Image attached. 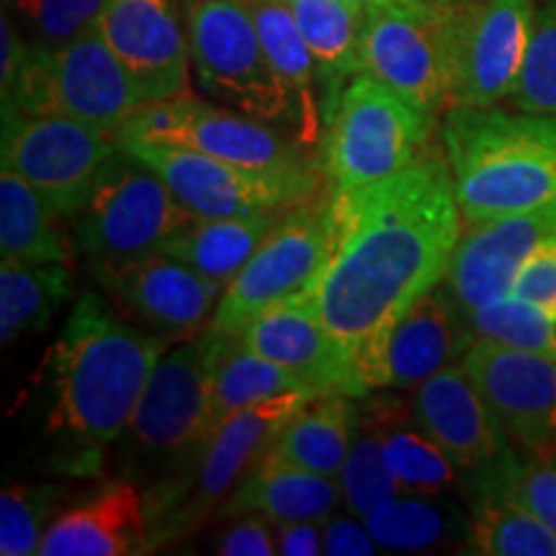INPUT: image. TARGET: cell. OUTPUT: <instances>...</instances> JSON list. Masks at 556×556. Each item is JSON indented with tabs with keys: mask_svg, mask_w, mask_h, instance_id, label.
<instances>
[{
	"mask_svg": "<svg viewBox=\"0 0 556 556\" xmlns=\"http://www.w3.org/2000/svg\"><path fill=\"white\" fill-rule=\"evenodd\" d=\"M462 235L454 178L438 152L394 176L330 193L328 255L307 291L364 389L402 312L443 283Z\"/></svg>",
	"mask_w": 556,
	"mask_h": 556,
	"instance_id": "6da1fadb",
	"label": "cell"
},
{
	"mask_svg": "<svg viewBox=\"0 0 556 556\" xmlns=\"http://www.w3.org/2000/svg\"><path fill=\"white\" fill-rule=\"evenodd\" d=\"M165 340L144 336L111 315L96 294H83L50 353V430L73 448L80 471L127 430Z\"/></svg>",
	"mask_w": 556,
	"mask_h": 556,
	"instance_id": "7a4b0ae2",
	"label": "cell"
},
{
	"mask_svg": "<svg viewBox=\"0 0 556 556\" xmlns=\"http://www.w3.org/2000/svg\"><path fill=\"white\" fill-rule=\"evenodd\" d=\"M441 142L464 227L556 204V116L451 106Z\"/></svg>",
	"mask_w": 556,
	"mask_h": 556,
	"instance_id": "3957f363",
	"label": "cell"
},
{
	"mask_svg": "<svg viewBox=\"0 0 556 556\" xmlns=\"http://www.w3.org/2000/svg\"><path fill=\"white\" fill-rule=\"evenodd\" d=\"M312 392H289L238 409L208 433L176 475L163 479L144 497L152 546L168 544L197 528L214 507L225 503L255 464L266 456L283 422Z\"/></svg>",
	"mask_w": 556,
	"mask_h": 556,
	"instance_id": "277c9868",
	"label": "cell"
},
{
	"mask_svg": "<svg viewBox=\"0 0 556 556\" xmlns=\"http://www.w3.org/2000/svg\"><path fill=\"white\" fill-rule=\"evenodd\" d=\"M435 131L438 116L417 109L368 73L356 75L319 142L317 163L328 193L358 189L420 163L435 152Z\"/></svg>",
	"mask_w": 556,
	"mask_h": 556,
	"instance_id": "5b68a950",
	"label": "cell"
},
{
	"mask_svg": "<svg viewBox=\"0 0 556 556\" xmlns=\"http://www.w3.org/2000/svg\"><path fill=\"white\" fill-rule=\"evenodd\" d=\"M3 106L31 116H67L119 137L142 109V101L96 26L54 50L29 41V52L3 96Z\"/></svg>",
	"mask_w": 556,
	"mask_h": 556,
	"instance_id": "8992f818",
	"label": "cell"
},
{
	"mask_svg": "<svg viewBox=\"0 0 556 556\" xmlns=\"http://www.w3.org/2000/svg\"><path fill=\"white\" fill-rule=\"evenodd\" d=\"M191 67L208 99L296 139V111L242 0H193L186 9Z\"/></svg>",
	"mask_w": 556,
	"mask_h": 556,
	"instance_id": "52a82bcc",
	"label": "cell"
},
{
	"mask_svg": "<svg viewBox=\"0 0 556 556\" xmlns=\"http://www.w3.org/2000/svg\"><path fill=\"white\" fill-rule=\"evenodd\" d=\"M119 148L142 160L168 184L197 219L289 212L317 197L323 173H268L242 168L184 144L135 135L116 137Z\"/></svg>",
	"mask_w": 556,
	"mask_h": 556,
	"instance_id": "ba28073f",
	"label": "cell"
},
{
	"mask_svg": "<svg viewBox=\"0 0 556 556\" xmlns=\"http://www.w3.org/2000/svg\"><path fill=\"white\" fill-rule=\"evenodd\" d=\"M193 222L197 217H191L155 170L116 148L96 176L75 235L90 261L137 258L160 253Z\"/></svg>",
	"mask_w": 556,
	"mask_h": 556,
	"instance_id": "9c48e42d",
	"label": "cell"
},
{
	"mask_svg": "<svg viewBox=\"0 0 556 556\" xmlns=\"http://www.w3.org/2000/svg\"><path fill=\"white\" fill-rule=\"evenodd\" d=\"M116 148L119 142L114 135L90 124L67 116H31L3 106L0 165L34 186L54 217H78L101 165Z\"/></svg>",
	"mask_w": 556,
	"mask_h": 556,
	"instance_id": "30bf717a",
	"label": "cell"
},
{
	"mask_svg": "<svg viewBox=\"0 0 556 556\" xmlns=\"http://www.w3.org/2000/svg\"><path fill=\"white\" fill-rule=\"evenodd\" d=\"M330 245V193L312 197L283 214L238 276L225 287L208 328L240 332L253 317L307 291Z\"/></svg>",
	"mask_w": 556,
	"mask_h": 556,
	"instance_id": "8fae6325",
	"label": "cell"
},
{
	"mask_svg": "<svg viewBox=\"0 0 556 556\" xmlns=\"http://www.w3.org/2000/svg\"><path fill=\"white\" fill-rule=\"evenodd\" d=\"M119 135L165 139L253 170L323 173L317 160L304 155V144L287 131L235 109H217L189 93L144 103Z\"/></svg>",
	"mask_w": 556,
	"mask_h": 556,
	"instance_id": "7c38bea8",
	"label": "cell"
},
{
	"mask_svg": "<svg viewBox=\"0 0 556 556\" xmlns=\"http://www.w3.org/2000/svg\"><path fill=\"white\" fill-rule=\"evenodd\" d=\"M536 5V0L451 3L446 26L451 106L484 109L510 99Z\"/></svg>",
	"mask_w": 556,
	"mask_h": 556,
	"instance_id": "4fadbf2b",
	"label": "cell"
},
{
	"mask_svg": "<svg viewBox=\"0 0 556 556\" xmlns=\"http://www.w3.org/2000/svg\"><path fill=\"white\" fill-rule=\"evenodd\" d=\"M208 340L204 336L165 351L137 402L124 443L142 467H184L206 438Z\"/></svg>",
	"mask_w": 556,
	"mask_h": 556,
	"instance_id": "5bb4252c",
	"label": "cell"
},
{
	"mask_svg": "<svg viewBox=\"0 0 556 556\" xmlns=\"http://www.w3.org/2000/svg\"><path fill=\"white\" fill-rule=\"evenodd\" d=\"M448 11L451 3L441 0L413 9H364V73L433 116L451 106Z\"/></svg>",
	"mask_w": 556,
	"mask_h": 556,
	"instance_id": "9a60e30c",
	"label": "cell"
},
{
	"mask_svg": "<svg viewBox=\"0 0 556 556\" xmlns=\"http://www.w3.org/2000/svg\"><path fill=\"white\" fill-rule=\"evenodd\" d=\"M99 31L129 73L142 106L189 93L191 45L176 0H106Z\"/></svg>",
	"mask_w": 556,
	"mask_h": 556,
	"instance_id": "2e32d148",
	"label": "cell"
},
{
	"mask_svg": "<svg viewBox=\"0 0 556 556\" xmlns=\"http://www.w3.org/2000/svg\"><path fill=\"white\" fill-rule=\"evenodd\" d=\"M90 274L127 315L163 336H193L212 315L222 289L168 253L90 261Z\"/></svg>",
	"mask_w": 556,
	"mask_h": 556,
	"instance_id": "e0dca14e",
	"label": "cell"
},
{
	"mask_svg": "<svg viewBox=\"0 0 556 556\" xmlns=\"http://www.w3.org/2000/svg\"><path fill=\"white\" fill-rule=\"evenodd\" d=\"M507 435L533 454L556 446V358L475 340L462 358Z\"/></svg>",
	"mask_w": 556,
	"mask_h": 556,
	"instance_id": "ac0fdd59",
	"label": "cell"
},
{
	"mask_svg": "<svg viewBox=\"0 0 556 556\" xmlns=\"http://www.w3.org/2000/svg\"><path fill=\"white\" fill-rule=\"evenodd\" d=\"M475 340L467 309L456 302L446 283H438L415 299L389 330L366 374V389H417L467 356Z\"/></svg>",
	"mask_w": 556,
	"mask_h": 556,
	"instance_id": "d6986e66",
	"label": "cell"
},
{
	"mask_svg": "<svg viewBox=\"0 0 556 556\" xmlns=\"http://www.w3.org/2000/svg\"><path fill=\"white\" fill-rule=\"evenodd\" d=\"M240 332L253 351L287 368L315 394L366 397L356 366L325 328L309 291L261 312Z\"/></svg>",
	"mask_w": 556,
	"mask_h": 556,
	"instance_id": "ffe728a7",
	"label": "cell"
},
{
	"mask_svg": "<svg viewBox=\"0 0 556 556\" xmlns=\"http://www.w3.org/2000/svg\"><path fill=\"white\" fill-rule=\"evenodd\" d=\"M556 242V204L464 227L443 278L464 309L507 296L523 263Z\"/></svg>",
	"mask_w": 556,
	"mask_h": 556,
	"instance_id": "44dd1931",
	"label": "cell"
},
{
	"mask_svg": "<svg viewBox=\"0 0 556 556\" xmlns=\"http://www.w3.org/2000/svg\"><path fill=\"white\" fill-rule=\"evenodd\" d=\"M413 420L467 477L492 467L510 451V435L462 361L415 389Z\"/></svg>",
	"mask_w": 556,
	"mask_h": 556,
	"instance_id": "7402d4cb",
	"label": "cell"
},
{
	"mask_svg": "<svg viewBox=\"0 0 556 556\" xmlns=\"http://www.w3.org/2000/svg\"><path fill=\"white\" fill-rule=\"evenodd\" d=\"M148 503L137 484L114 482L52 518L41 556H127L152 552Z\"/></svg>",
	"mask_w": 556,
	"mask_h": 556,
	"instance_id": "603a6c76",
	"label": "cell"
},
{
	"mask_svg": "<svg viewBox=\"0 0 556 556\" xmlns=\"http://www.w3.org/2000/svg\"><path fill=\"white\" fill-rule=\"evenodd\" d=\"M351 394H319L283 422L266 451L268 462L315 475L340 477L361 430V407Z\"/></svg>",
	"mask_w": 556,
	"mask_h": 556,
	"instance_id": "cb8c5ba5",
	"label": "cell"
},
{
	"mask_svg": "<svg viewBox=\"0 0 556 556\" xmlns=\"http://www.w3.org/2000/svg\"><path fill=\"white\" fill-rule=\"evenodd\" d=\"M340 500L343 495H340V482L336 477L283 467V464L261 458L222 503V516L238 518L258 513L270 523L312 520V523L325 526L336 516Z\"/></svg>",
	"mask_w": 556,
	"mask_h": 556,
	"instance_id": "d4e9b609",
	"label": "cell"
},
{
	"mask_svg": "<svg viewBox=\"0 0 556 556\" xmlns=\"http://www.w3.org/2000/svg\"><path fill=\"white\" fill-rule=\"evenodd\" d=\"M208 340V413L206 435L222 426L229 415L258 405L289 392H312L291 377L287 368L253 351L242 332H214L206 328ZM315 394V392H312Z\"/></svg>",
	"mask_w": 556,
	"mask_h": 556,
	"instance_id": "484cf974",
	"label": "cell"
},
{
	"mask_svg": "<svg viewBox=\"0 0 556 556\" xmlns=\"http://www.w3.org/2000/svg\"><path fill=\"white\" fill-rule=\"evenodd\" d=\"M248 9L258 26L270 65L294 103L296 142L304 148H319L325 135L323 88L315 58L299 31L289 0H248Z\"/></svg>",
	"mask_w": 556,
	"mask_h": 556,
	"instance_id": "4316f807",
	"label": "cell"
},
{
	"mask_svg": "<svg viewBox=\"0 0 556 556\" xmlns=\"http://www.w3.org/2000/svg\"><path fill=\"white\" fill-rule=\"evenodd\" d=\"M289 5L315 58L319 88H323L325 127H328L348 83L364 73V60H361L364 5H358L356 0H289Z\"/></svg>",
	"mask_w": 556,
	"mask_h": 556,
	"instance_id": "83f0119b",
	"label": "cell"
},
{
	"mask_svg": "<svg viewBox=\"0 0 556 556\" xmlns=\"http://www.w3.org/2000/svg\"><path fill=\"white\" fill-rule=\"evenodd\" d=\"M364 400V397H361ZM361 407V426L379 435L387 464L413 495H443L456 482L458 469L430 438L415 426L409 409L397 397H368Z\"/></svg>",
	"mask_w": 556,
	"mask_h": 556,
	"instance_id": "f1b7e54d",
	"label": "cell"
},
{
	"mask_svg": "<svg viewBox=\"0 0 556 556\" xmlns=\"http://www.w3.org/2000/svg\"><path fill=\"white\" fill-rule=\"evenodd\" d=\"M287 212H263L248 217L197 219L191 227L176 235L160 253L189 263L201 274L227 287L242 266L253 258L261 242L274 232Z\"/></svg>",
	"mask_w": 556,
	"mask_h": 556,
	"instance_id": "f546056e",
	"label": "cell"
},
{
	"mask_svg": "<svg viewBox=\"0 0 556 556\" xmlns=\"http://www.w3.org/2000/svg\"><path fill=\"white\" fill-rule=\"evenodd\" d=\"M73 294L65 263H18L0 266V343H16L50 328L52 317Z\"/></svg>",
	"mask_w": 556,
	"mask_h": 556,
	"instance_id": "4dcf8cb0",
	"label": "cell"
},
{
	"mask_svg": "<svg viewBox=\"0 0 556 556\" xmlns=\"http://www.w3.org/2000/svg\"><path fill=\"white\" fill-rule=\"evenodd\" d=\"M0 255L18 263H65V240L54 227V212L18 173L0 170Z\"/></svg>",
	"mask_w": 556,
	"mask_h": 556,
	"instance_id": "1f68e13d",
	"label": "cell"
},
{
	"mask_svg": "<svg viewBox=\"0 0 556 556\" xmlns=\"http://www.w3.org/2000/svg\"><path fill=\"white\" fill-rule=\"evenodd\" d=\"M441 495H413L402 492L389 503L368 513L364 523L374 541L387 552H433V548L467 539L469 520L448 503L438 500Z\"/></svg>",
	"mask_w": 556,
	"mask_h": 556,
	"instance_id": "d6a6232c",
	"label": "cell"
},
{
	"mask_svg": "<svg viewBox=\"0 0 556 556\" xmlns=\"http://www.w3.org/2000/svg\"><path fill=\"white\" fill-rule=\"evenodd\" d=\"M467 544L469 554L482 556H556L552 528L516 500L490 490H475Z\"/></svg>",
	"mask_w": 556,
	"mask_h": 556,
	"instance_id": "836d02e7",
	"label": "cell"
},
{
	"mask_svg": "<svg viewBox=\"0 0 556 556\" xmlns=\"http://www.w3.org/2000/svg\"><path fill=\"white\" fill-rule=\"evenodd\" d=\"M467 317L477 340L556 358V317L536 304L507 294L469 309Z\"/></svg>",
	"mask_w": 556,
	"mask_h": 556,
	"instance_id": "e575fe53",
	"label": "cell"
},
{
	"mask_svg": "<svg viewBox=\"0 0 556 556\" xmlns=\"http://www.w3.org/2000/svg\"><path fill=\"white\" fill-rule=\"evenodd\" d=\"M469 484L471 490H490L516 500L544 520L556 536V456L539 454L533 462H523L507 451L492 467L471 475Z\"/></svg>",
	"mask_w": 556,
	"mask_h": 556,
	"instance_id": "d590c367",
	"label": "cell"
},
{
	"mask_svg": "<svg viewBox=\"0 0 556 556\" xmlns=\"http://www.w3.org/2000/svg\"><path fill=\"white\" fill-rule=\"evenodd\" d=\"M507 103L531 114L556 116V0L536 5L523 65Z\"/></svg>",
	"mask_w": 556,
	"mask_h": 556,
	"instance_id": "8d00e7d4",
	"label": "cell"
},
{
	"mask_svg": "<svg viewBox=\"0 0 556 556\" xmlns=\"http://www.w3.org/2000/svg\"><path fill=\"white\" fill-rule=\"evenodd\" d=\"M338 482L345 510L356 518H366L379 505L405 492L387 464L379 435L366 426H361Z\"/></svg>",
	"mask_w": 556,
	"mask_h": 556,
	"instance_id": "74e56055",
	"label": "cell"
},
{
	"mask_svg": "<svg viewBox=\"0 0 556 556\" xmlns=\"http://www.w3.org/2000/svg\"><path fill=\"white\" fill-rule=\"evenodd\" d=\"M62 490L52 484H9L0 495V554H39Z\"/></svg>",
	"mask_w": 556,
	"mask_h": 556,
	"instance_id": "f35d334b",
	"label": "cell"
},
{
	"mask_svg": "<svg viewBox=\"0 0 556 556\" xmlns=\"http://www.w3.org/2000/svg\"><path fill=\"white\" fill-rule=\"evenodd\" d=\"M106 0H16L18 16L31 34V45L62 47L96 29Z\"/></svg>",
	"mask_w": 556,
	"mask_h": 556,
	"instance_id": "ab89813d",
	"label": "cell"
},
{
	"mask_svg": "<svg viewBox=\"0 0 556 556\" xmlns=\"http://www.w3.org/2000/svg\"><path fill=\"white\" fill-rule=\"evenodd\" d=\"M510 294L536 304L556 317V242L541 248L523 263Z\"/></svg>",
	"mask_w": 556,
	"mask_h": 556,
	"instance_id": "60d3db41",
	"label": "cell"
},
{
	"mask_svg": "<svg viewBox=\"0 0 556 556\" xmlns=\"http://www.w3.org/2000/svg\"><path fill=\"white\" fill-rule=\"evenodd\" d=\"M270 526L274 523L258 513L238 516V520L222 533L214 548L225 556H274L278 554V544L276 531H270Z\"/></svg>",
	"mask_w": 556,
	"mask_h": 556,
	"instance_id": "b9f144b4",
	"label": "cell"
},
{
	"mask_svg": "<svg viewBox=\"0 0 556 556\" xmlns=\"http://www.w3.org/2000/svg\"><path fill=\"white\" fill-rule=\"evenodd\" d=\"M325 554L332 556H371L379 552V544L356 516H332L325 523Z\"/></svg>",
	"mask_w": 556,
	"mask_h": 556,
	"instance_id": "7bdbcfd3",
	"label": "cell"
},
{
	"mask_svg": "<svg viewBox=\"0 0 556 556\" xmlns=\"http://www.w3.org/2000/svg\"><path fill=\"white\" fill-rule=\"evenodd\" d=\"M323 523L312 520H291V523H274L278 554L283 556H317L325 554V531Z\"/></svg>",
	"mask_w": 556,
	"mask_h": 556,
	"instance_id": "ee69618b",
	"label": "cell"
},
{
	"mask_svg": "<svg viewBox=\"0 0 556 556\" xmlns=\"http://www.w3.org/2000/svg\"><path fill=\"white\" fill-rule=\"evenodd\" d=\"M26 52H29V41H24L9 13H3V18H0V96L11 90L21 65H24Z\"/></svg>",
	"mask_w": 556,
	"mask_h": 556,
	"instance_id": "f6af8a7d",
	"label": "cell"
},
{
	"mask_svg": "<svg viewBox=\"0 0 556 556\" xmlns=\"http://www.w3.org/2000/svg\"><path fill=\"white\" fill-rule=\"evenodd\" d=\"M364 9H413L420 5L422 0H356Z\"/></svg>",
	"mask_w": 556,
	"mask_h": 556,
	"instance_id": "bcb514c9",
	"label": "cell"
},
{
	"mask_svg": "<svg viewBox=\"0 0 556 556\" xmlns=\"http://www.w3.org/2000/svg\"><path fill=\"white\" fill-rule=\"evenodd\" d=\"M441 3H458V0H441Z\"/></svg>",
	"mask_w": 556,
	"mask_h": 556,
	"instance_id": "7dc6e473",
	"label": "cell"
},
{
	"mask_svg": "<svg viewBox=\"0 0 556 556\" xmlns=\"http://www.w3.org/2000/svg\"><path fill=\"white\" fill-rule=\"evenodd\" d=\"M242 3H248V0H242Z\"/></svg>",
	"mask_w": 556,
	"mask_h": 556,
	"instance_id": "c3c4849f",
	"label": "cell"
}]
</instances>
